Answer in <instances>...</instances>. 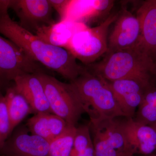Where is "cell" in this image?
Returning <instances> with one entry per match:
<instances>
[{"mask_svg": "<svg viewBox=\"0 0 156 156\" xmlns=\"http://www.w3.org/2000/svg\"><path fill=\"white\" fill-rule=\"evenodd\" d=\"M149 156H156V154H151L150 155H149Z\"/></svg>", "mask_w": 156, "mask_h": 156, "instance_id": "cell-24", "label": "cell"}, {"mask_svg": "<svg viewBox=\"0 0 156 156\" xmlns=\"http://www.w3.org/2000/svg\"></svg>", "mask_w": 156, "mask_h": 156, "instance_id": "cell-25", "label": "cell"}, {"mask_svg": "<svg viewBox=\"0 0 156 156\" xmlns=\"http://www.w3.org/2000/svg\"><path fill=\"white\" fill-rule=\"evenodd\" d=\"M85 67L109 82L129 79L148 88L154 85V81L156 80V63L137 47L107 52L101 61Z\"/></svg>", "mask_w": 156, "mask_h": 156, "instance_id": "cell-2", "label": "cell"}, {"mask_svg": "<svg viewBox=\"0 0 156 156\" xmlns=\"http://www.w3.org/2000/svg\"><path fill=\"white\" fill-rule=\"evenodd\" d=\"M9 9L15 12L20 25L33 34L55 23L49 0H10Z\"/></svg>", "mask_w": 156, "mask_h": 156, "instance_id": "cell-8", "label": "cell"}, {"mask_svg": "<svg viewBox=\"0 0 156 156\" xmlns=\"http://www.w3.org/2000/svg\"><path fill=\"white\" fill-rule=\"evenodd\" d=\"M118 118L90 121L95 156H133L123 126Z\"/></svg>", "mask_w": 156, "mask_h": 156, "instance_id": "cell-6", "label": "cell"}, {"mask_svg": "<svg viewBox=\"0 0 156 156\" xmlns=\"http://www.w3.org/2000/svg\"><path fill=\"white\" fill-rule=\"evenodd\" d=\"M12 133L11 119L5 98L0 91V149Z\"/></svg>", "mask_w": 156, "mask_h": 156, "instance_id": "cell-21", "label": "cell"}, {"mask_svg": "<svg viewBox=\"0 0 156 156\" xmlns=\"http://www.w3.org/2000/svg\"><path fill=\"white\" fill-rule=\"evenodd\" d=\"M50 5L53 9L57 12L60 20L64 19L70 0H49Z\"/></svg>", "mask_w": 156, "mask_h": 156, "instance_id": "cell-22", "label": "cell"}, {"mask_svg": "<svg viewBox=\"0 0 156 156\" xmlns=\"http://www.w3.org/2000/svg\"><path fill=\"white\" fill-rule=\"evenodd\" d=\"M151 126H153V127H154V128L156 129V123H155V124H154V125H151Z\"/></svg>", "mask_w": 156, "mask_h": 156, "instance_id": "cell-23", "label": "cell"}, {"mask_svg": "<svg viewBox=\"0 0 156 156\" xmlns=\"http://www.w3.org/2000/svg\"><path fill=\"white\" fill-rule=\"evenodd\" d=\"M135 122L143 125L151 126L156 123V87H148L144 91L141 103L134 118Z\"/></svg>", "mask_w": 156, "mask_h": 156, "instance_id": "cell-19", "label": "cell"}, {"mask_svg": "<svg viewBox=\"0 0 156 156\" xmlns=\"http://www.w3.org/2000/svg\"><path fill=\"white\" fill-rule=\"evenodd\" d=\"M44 67L13 42L0 36V87L22 75L45 73Z\"/></svg>", "mask_w": 156, "mask_h": 156, "instance_id": "cell-7", "label": "cell"}, {"mask_svg": "<svg viewBox=\"0 0 156 156\" xmlns=\"http://www.w3.org/2000/svg\"><path fill=\"white\" fill-rule=\"evenodd\" d=\"M50 142L23 130L15 131L0 149V155L9 156H50Z\"/></svg>", "mask_w": 156, "mask_h": 156, "instance_id": "cell-10", "label": "cell"}, {"mask_svg": "<svg viewBox=\"0 0 156 156\" xmlns=\"http://www.w3.org/2000/svg\"><path fill=\"white\" fill-rule=\"evenodd\" d=\"M10 1L0 0V34L35 61L70 82L80 75L85 67L78 64L68 50L46 43L11 19L8 12Z\"/></svg>", "mask_w": 156, "mask_h": 156, "instance_id": "cell-1", "label": "cell"}, {"mask_svg": "<svg viewBox=\"0 0 156 156\" xmlns=\"http://www.w3.org/2000/svg\"><path fill=\"white\" fill-rule=\"evenodd\" d=\"M140 35L136 47L156 64V0L143 3L136 12Z\"/></svg>", "mask_w": 156, "mask_h": 156, "instance_id": "cell-11", "label": "cell"}, {"mask_svg": "<svg viewBox=\"0 0 156 156\" xmlns=\"http://www.w3.org/2000/svg\"><path fill=\"white\" fill-rule=\"evenodd\" d=\"M118 15L111 14L97 26L87 27L77 32L66 49L85 65L92 64L107 52L108 29Z\"/></svg>", "mask_w": 156, "mask_h": 156, "instance_id": "cell-5", "label": "cell"}, {"mask_svg": "<svg viewBox=\"0 0 156 156\" xmlns=\"http://www.w3.org/2000/svg\"><path fill=\"white\" fill-rule=\"evenodd\" d=\"M123 126L132 153L150 155L156 150V129L152 126L143 125L133 118H126Z\"/></svg>", "mask_w": 156, "mask_h": 156, "instance_id": "cell-13", "label": "cell"}, {"mask_svg": "<svg viewBox=\"0 0 156 156\" xmlns=\"http://www.w3.org/2000/svg\"><path fill=\"white\" fill-rule=\"evenodd\" d=\"M140 35V24L138 18L124 9L118 15L109 37L107 52L128 50L136 47Z\"/></svg>", "mask_w": 156, "mask_h": 156, "instance_id": "cell-9", "label": "cell"}, {"mask_svg": "<svg viewBox=\"0 0 156 156\" xmlns=\"http://www.w3.org/2000/svg\"><path fill=\"white\" fill-rule=\"evenodd\" d=\"M75 126H70L67 131L50 143V156H71Z\"/></svg>", "mask_w": 156, "mask_h": 156, "instance_id": "cell-20", "label": "cell"}, {"mask_svg": "<svg viewBox=\"0 0 156 156\" xmlns=\"http://www.w3.org/2000/svg\"><path fill=\"white\" fill-rule=\"evenodd\" d=\"M5 96L13 132L20 123L33 111L28 101L14 85L7 88Z\"/></svg>", "mask_w": 156, "mask_h": 156, "instance_id": "cell-18", "label": "cell"}, {"mask_svg": "<svg viewBox=\"0 0 156 156\" xmlns=\"http://www.w3.org/2000/svg\"><path fill=\"white\" fill-rule=\"evenodd\" d=\"M44 86L50 111L71 126L76 124L85 113L80 98L72 84L63 83L45 73H38Z\"/></svg>", "mask_w": 156, "mask_h": 156, "instance_id": "cell-4", "label": "cell"}, {"mask_svg": "<svg viewBox=\"0 0 156 156\" xmlns=\"http://www.w3.org/2000/svg\"><path fill=\"white\" fill-rule=\"evenodd\" d=\"M27 125L32 134L50 142L64 134L71 126L52 113L36 114L28 120Z\"/></svg>", "mask_w": 156, "mask_h": 156, "instance_id": "cell-16", "label": "cell"}, {"mask_svg": "<svg viewBox=\"0 0 156 156\" xmlns=\"http://www.w3.org/2000/svg\"><path fill=\"white\" fill-rule=\"evenodd\" d=\"M87 27L84 23L64 20L39 28L35 34L46 43L66 49L74 34Z\"/></svg>", "mask_w": 156, "mask_h": 156, "instance_id": "cell-17", "label": "cell"}, {"mask_svg": "<svg viewBox=\"0 0 156 156\" xmlns=\"http://www.w3.org/2000/svg\"><path fill=\"white\" fill-rule=\"evenodd\" d=\"M14 82V87L28 101L36 114L51 113L44 86L38 73L18 76Z\"/></svg>", "mask_w": 156, "mask_h": 156, "instance_id": "cell-14", "label": "cell"}, {"mask_svg": "<svg viewBox=\"0 0 156 156\" xmlns=\"http://www.w3.org/2000/svg\"><path fill=\"white\" fill-rule=\"evenodd\" d=\"M70 83L78 93L90 121L126 118L117 103L108 81L100 76L85 68L80 75Z\"/></svg>", "mask_w": 156, "mask_h": 156, "instance_id": "cell-3", "label": "cell"}, {"mask_svg": "<svg viewBox=\"0 0 156 156\" xmlns=\"http://www.w3.org/2000/svg\"><path fill=\"white\" fill-rule=\"evenodd\" d=\"M113 4L114 1L110 0L70 1L63 20L81 23L87 26V23L105 16L112 9Z\"/></svg>", "mask_w": 156, "mask_h": 156, "instance_id": "cell-15", "label": "cell"}, {"mask_svg": "<svg viewBox=\"0 0 156 156\" xmlns=\"http://www.w3.org/2000/svg\"><path fill=\"white\" fill-rule=\"evenodd\" d=\"M108 82L117 103L126 118H134L141 103L144 91L148 88L137 81L129 79Z\"/></svg>", "mask_w": 156, "mask_h": 156, "instance_id": "cell-12", "label": "cell"}]
</instances>
